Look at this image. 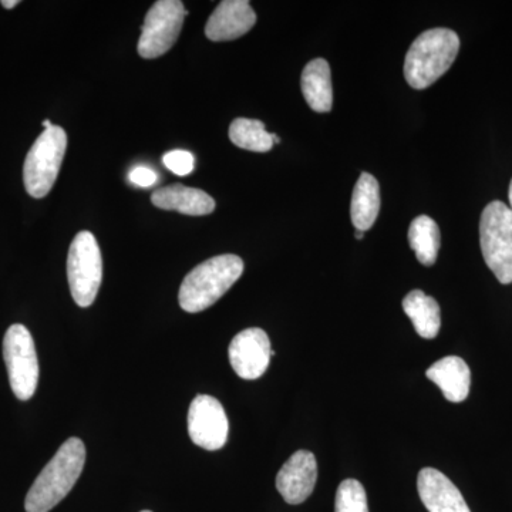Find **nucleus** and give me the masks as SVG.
I'll return each instance as SVG.
<instances>
[{"label":"nucleus","instance_id":"f257e3e1","mask_svg":"<svg viewBox=\"0 0 512 512\" xmlns=\"http://www.w3.org/2000/svg\"><path fill=\"white\" fill-rule=\"evenodd\" d=\"M86 447L80 439L64 441L55 457L47 463L26 495V512H49L55 508L82 476Z\"/></svg>","mask_w":512,"mask_h":512},{"label":"nucleus","instance_id":"f03ea898","mask_svg":"<svg viewBox=\"0 0 512 512\" xmlns=\"http://www.w3.org/2000/svg\"><path fill=\"white\" fill-rule=\"evenodd\" d=\"M242 272L244 261L232 254L214 256L195 266L181 284L178 293L181 308L188 313L211 308L241 278Z\"/></svg>","mask_w":512,"mask_h":512},{"label":"nucleus","instance_id":"7ed1b4c3","mask_svg":"<svg viewBox=\"0 0 512 512\" xmlns=\"http://www.w3.org/2000/svg\"><path fill=\"white\" fill-rule=\"evenodd\" d=\"M458 50L460 37L454 30L436 28L421 33L404 60L406 82L413 89H427L453 66Z\"/></svg>","mask_w":512,"mask_h":512},{"label":"nucleus","instance_id":"20e7f679","mask_svg":"<svg viewBox=\"0 0 512 512\" xmlns=\"http://www.w3.org/2000/svg\"><path fill=\"white\" fill-rule=\"evenodd\" d=\"M480 245L485 264L498 282L512 284V211L504 202L493 201L484 208Z\"/></svg>","mask_w":512,"mask_h":512},{"label":"nucleus","instance_id":"39448f33","mask_svg":"<svg viewBox=\"0 0 512 512\" xmlns=\"http://www.w3.org/2000/svg\"><path fill=\"white\" fill-rule=\"evenodd\" d=\"M67 148V134L62 127L46 128L32 148L23 167V181L30 197L43 198L55 185Z\"/></svg>","mask_w":512,"mask_h":512},{"label":"nucleus","instance_id":"423d86ee","mask_svg":"<svg viewBox=\"0 0 512 512\" xmlns=\"http://www.w3.org/2000/svg\"><path fill=\"white\" fill-rule=\"evenodd\" d=\"M67 278L74 302L80 308L92 306L103 279V259L92 232L82 231L74 237L67 256Z\"/></svg>","mask_w":512,"mask_h":512},{"label":"nucleus","instance_id":"0eeeda50","mask_svg":"<svg viewBox=\"0 0 512 512\" xmlns=\"http://www.w3.org/2000/svg\"><path fill=\"white\" fill-rule=\"evenodd\" d=\"M3 357L15 396L23 402L32 399L39 383V360L35 340L26 326H10L3 339Z\"/></svg>","mask_w":512,"mask_h":512},{"label":"nucleus","instance_id":"6e6552de","mask_svg":"<svg viewBox=\"0 0 512 512\" xmlns=\"http://www.w3.org/2000/svg\"><path fill=\"white\" fill-rule=\"evenodd\" d=\"M187 13L180 0H160L154 3L144 19L138 40V55L143 59H157L165 55L177 42Z\"/></svg>","mask_w":512,"mask_h":512},{"label":"nucleus","instance_id":"1a4fd4ad","mask_svg":"<svg viewBox=\"0 0 512 512\" xmlns=\"http://www.w3.org/2000/svg\"><path fill=\"white\" fill-rule=\"evenodd\" d=\"M188 433L192 443L208 451L221 450L227 444L229 421L220 400L200 394L188 410Z\"/></svg>","mask_w":512,"mask_h":512},{"label":"nucleus","instance_id":"9d476101","mask_svg":"<svg viewBox=\"0 0 512 512\" xmlns=\"http://www.w3.org/2000/svg\"><path fill=\"white\" fill-rule=\"evenodd\" d=\"M271 340L265 330H242L229 345L228 356L232 369L241 379L256 380L264 376L272 357Z\"/></svg>","mask_w":512,"mask_h":512},{"label":"nucleus","instance_id":"9b49d317","mask_svg":"<svg viewBox=\"0 0 512 512\" xmlns=\"http://www.w3.org/2000/svg\"><path fill=\"white\" fill-rule=\"evenodd\" d=\"M318 481V463L311 451L299 450L279 470L276 488L286 503L298 505L311 497Z\"/></svg>","mask_w":512,"mask_h":512},{"label":"nucleus","instance_id":"f8f14e48","mask_svg":"<svg viewBox=\"0 0 512 512\" xmlns=\"http://www.w3.org/2000/svg\"><path fill=\"white\" fill-rule=\"evenodd\" d=\"M256 13L247 0H224L208 19L205 35L212 42H228L254 28Z\"/></svg>","mask_w":512,"mask_h":512},{"label":"nucleus","instance_id":"ddd939ff","mask_svg":"<svg viewBox=\"0 0 512 512\" xmlns=\"http://www.w3.org/2000/svg\"><path fill=\"white\" fill-rule=\"evenodd\" d=\"M417 490L421 503L430 512H471L453 481L436 468L426 467L420 471Z\"/></svg>","mask_w":512,"mask_h":512},{"label":"nucleus","instance_id":"4468645a","mask_svg":"<svg viewBox=\"0 0 512 512\" xmlns=\"http://www.w3.org/2000/svg\"><path fill=\"white\" fill-rule=\"evenodd\" d=\"M151 202L161 210L177 211L192 217H202L215 210V200L211 195L181 184L158 188L151 195Z\"/></svg>","mask_w":512,"mask_h":512},{"label":"nucleus","instance_id":"2eb2a0df","mask_svg":"<svg viewBox=\"0 0 512 512\" xmlns=\"http://www.w3.org/2000/svg\"><path fill=\"white\" fill-rule=\"evenodd\" d=\"M426 376L440 387L448 402H464L470 393V367L461 357H444L427 369Z\"/></svg>","mask_w":512,"mask_h":512},{"label":"nucleus","instance_id":"dca6fc26","mask_svg":"<svg viewBox=\"0 0 512 512\" xmlns=\"http://www.w3.org/2000/svg\"><path fill=\"white\" fill-rule=\"evenodd\" d=\"M301 87L303 97L313 111L329 113L332 110V74L325 59H315L306 64L302 72Z\"/></svg>","mask_w":512,"mask_h":512},{"label":"nucleus","instance_id":"f3484780","mask_svg":"<svg viewBox=\"0 0 512 512\" xmlns=\"http://www.w3.org/2000/svg\"><path fill=\"white\" fill-rule=\"evenodd\" d=\"M380 185L369 173L360 175L350 202V218L357 231L366 232L375 225L380 212Z\"/></svg>","mask_w":512,"mask_h":512},{"label":"nucleus","instance_id":"a211bd4d","mask_svg":"<svg viewBox=\"0 0 512 512\" xmlns=\"http://www.w3.org/2000/svg\"><path fill=\"white\" fill-rule=\"evenodd\" d=\"M403 311L412 320L417 335L423 339H434L441 328V311L436 299L423 291L407 293L403 299Z\"/></svg>","mask_w":512,"mask_h":512},{"label":"nucleus","instance_id":"6ab92c4d","mask_svg":"<svg viewBox=\"0 0 512 512\" xmlns=\"http://www.w3.org/2000/svg\"><path fill=\"white\" fill-rule=\"evenodd\" d=\"M410 248L416 252L417 261L424 266L436 264L439 256L441 235L439 225L433 218L420 215L414 218L409 228Z\"/></svg>","mask_w":512,"mask_h":512},{"label":"nucleus","instance_id":"aec40b11","mask_svg":"<svg viewBox=\"0 0 512 512\" xmlns=\"http://www.w3.org/2000/svg\"><path fill=\"white\" fill-rule=\"evenodd\" d=\"M229 138L235 146L254 153H268L274 147L272 134L259 120L235 119L229 126Z\"/></svg>","mask_w":512,"mask_h":512},{"label":"nucleus","instance_id":"412c9836","mask_svg":"<svg viewBox=\"0 0 512 512\" xmlns=\"http://www.w3.org/2000/svg\"><path fill=\"white\" fill-rule=\"evenodd\" d=\"M335 512H369L365 487L353 478L342 481L336 493Z\"/></svg>","mask_w":512,"mask_h":512},{"label":"nucleus","instance_id":"4be33fe9","mask_svg":"<svg viewBox=\"0 0 512 512\" xmlns=\"http://www.w3.org/2000/svg\"><path fill=\"white\" fill-rule=\"evenodd\" d=\"M163 161L165 167H167L171 173L180 175V177H185V175L191 174L192 171H194L195 158L192 156L190 151H168V153L165 154Z\"/></svg>","mask_w":512,"mask_h":512},{"label":"nucleus","instance_id":"5701e85b","mask_svg":"<svg viewBox=\"0 0 512 512\" xmlns=\"http://www.w3.org/2000/svg\"><path fill=\"white\" fill-rule=\"evenodd\" d=\"M157 178L156 171L148 167H137L130 173L131 183L143 188L153 187L157 183Z\"/></svg>","mask_w":512,"mask_h":512},{"label":"nucleus","instance_id":"b1692460","mask_svg":"<svg viewBox=\"0 0 512 512\" xmlns=\"http://www.w3.org/2000/svg\"><path fill=\"white\" fill-rule=\"evenodd\" d=\"M16 5H19L18 0H9V2L8 0H3L2 2V6L5 9H13Z\"/></svg>","mask_w":512,"mask_h":512},{"label":"nucleus","instance_id":"393cba45","mask_svg":"<svg viewBox=\"0 0 512 512\" xmlns=\"http://www.w3.org/2000/svg\"><path fill=\"white\" fill-rule=\"evenodd\" d=\"M508 198H510V208L512 211V180H511V184H510V191H508Z\"/></svg>","mask_w":512,"mask_h":512},{"label":"nucleus","instance_id":"a878e982","mask_svg":"<svg viewBox=\"0 0 512 512\" xmlns=\"http://www.w3.org/2000/svg\"><path fill=\"white\" fill-rule=\"evenodd\" d=\"M355 237L356 239H363L365 238V232L357 231Z\"/></svg>","mask_w":512,"mask_h":512},{"label":"nucleus","instance_id":"bb28decb","mask_svg":"<svg viewBox=\"0 0 512 512\" xmlns=\"http://www.w3.org/2000/svg\"><path fill=\"white\" fill-rule=\"evenodd\" d=\"M272 140H274V144H279V143H281V138H279L278 136H276V134H272Z\"/></svg>","mask_w":512,"mask_h":512},{"label":"nucleus","instance_id":"cd10ccee","mask_svg":"<svg viewBox=\"0 0 512 512\" xmlns=\"http://www.w3.org/2000/svg\"><path fill=\"white\" fill-rule=\"evenodd\" d=\"M52 126H53V124L50 123V120L43 121V127H45V130H46V128H50Z\"/></svg>","mask_w":512,"mask_h":512},{"label":"nucleus","instance_id":"c85d7f7f","mask_svg":"<svg viewBox=\"0 0 512 512\" xmlns=\"http://www.w3.org/2000/svg\"><path fill=\"white\" fill-rule=\"evenodd\" d=\"M141 512H153V511H148V510H146V511H141Z\"/></svg>","mask_w":512,"mask_h":512}]
</instances>
